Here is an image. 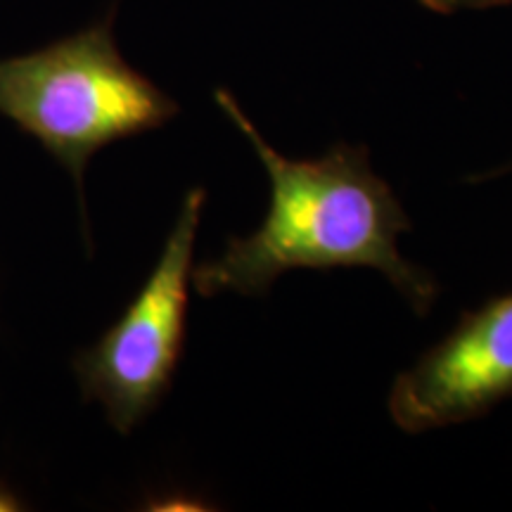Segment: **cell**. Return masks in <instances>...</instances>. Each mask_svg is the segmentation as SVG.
<instances>
[{
  "label": "cell",
  "instance_id": "5b68a950",
  "mask_svg": "<svg viewBox=\"0 0 512 512\" xmlns=\"http://www.w3.org/2000/svg\"><path fill=\"white\" fill-rule=\"evenodd\" d=\"M512 0H420L427 10L439 12V15H453L460 10H486L498 8V5H510Z\"/></svg>",
  "mask_w": 512,
  "mask_h": 512
},
{
  "label": "cell",
  "instance_id": "6da1fadb",
  "mask_svg": "<svg viewBox=\"0 0 512 512\" xmlns=\"http://www.w3.org/2000/svg\"><path fill=\"white\" fill-rule=\"evenodd\" d=\"M216 100L266 166L271 207L252 235L230 238L219 259L192 268L197 294L259 297L292 268L370 266L384 273L415 313L430 311L437 283L396 247L411 221L373 171L366 147L342 143L320 159H287L230 95L219 93Z\"/></svg>",
  "mask_w": 512,
  "mask_h": 512
},
{
  "label": "cell",
  "instance_id": "52a82bcc",
  "mask_svg": "<svg viewBox=\"0 0 512 512\" xmlns=\"http://www.w3.org/2000/svg\"><path fill=\"white\" fill-rule=\"evenodd\" d=\"M512 171V159L505 166H501V169H494V171H489V174H486L484 178H494V176H505V174H510Z\"/></svg>",
  "mask_w": 512,
  "mask_h": 512
},
{
  "label": "cell",
  "instance_id": "8992f818",
  "mask_svg": "<svg viewBox=\"0 0 512 512\" xmlns=\"http://www.w3.org/2000/svg\"><path fill=\"white\" fill-rule=\"evenodd\" d=\"M15 510H22V501H19L10 489H5V486L0 484V512H15Z\"/></svg>",
  "mask_w": 512,
  "mask_h": 512
},
{
  "label": "cell",
  "instance_id": "3957f363",
  "mask_svg": "<svg viewBox=\"0 0 512 512\" xmlns=\"http://www.w3.org/2000/svg\"><path fill=\"white\" fill-rule=\"evenodd\" d=\"M204 190L183 197L155 268L128 309L93 347L74 358L86 401L100 403L107 422L133 432L169 392L183 351Z\"/></svg>",
  "mask_w": 512,
  "mask_h": 512
},
{
  "label": "cell",
  "instance_id": "7a4b0ae2",
  "mask_svg": "<svg viewBox=\"0 0 512 512\" xmlns=\"http://www.w3.org/2000/svg\"><path fill=\"white\" fill-rule=\"evenodd\" d=\"M0 114L69 171L83 209V174L95 152L155 131L178 114L157 83L119 53L112 12L60 41L0 60Z\"/></svg>",
  "mask_w": 512,
  "mask_h": 512
},
{
  "label": "cell",
  "instance_id": "277c9868",
  "mask_svg": "<svg viewBox=\"0 0 512 512\" xmlns=\"http://www.w3.org/2000/svg\"><path fill=\"white\" fill-rule=\"evenodd\" d=\"M512 396V294L465 313L444 342L396 377L389 413L403 432L479 418Z\"/></svg>",
  "mask_w": 512,
  "mask_h": 512
}]
</instances>
